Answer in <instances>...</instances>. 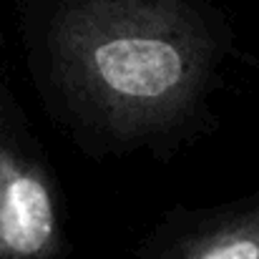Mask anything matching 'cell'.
Listing matches in <instances>:
<instances>
[{"label":"cell","instance_id":"cell-1","mask_svg":"<svg viewBox=\"0 0 259 259\" xmlns=\"http://www.w3.org/2000/svg\"><path fill=\"white\" fill-rule=\"evenodd\" d=\"M43 53L76 131L136 146L196 116L222 46L196 0H61Z\"/></svg>","mask_w":259,"mask_h":259},{"label":"cell","instance_id":"cell-2","mask_svg":"<svg viewBox=\"0 0 259 259\" xmlns=\"http://www.w3.org/2000/svg\"><path fill=\"white\" fill-rule=\"evenodd\" d=\"M61 219L48 171L0 141V259H56Z\"/></svg>","mask_w":259,"mask_h":259},{"label":"cell","instance_id":"cell-3","mask_svg":"<svg viewBox=\"0 0 259 259\" xmlns=\"http://www.w3.org/2000/svg\"><path fill=\"white\" fill-rule=\"evenodd\" d=\"M139 259H259V191L217 209L169 217Z\"/></svg>","mask_w":259,"mask_h":259}]
</instances>
